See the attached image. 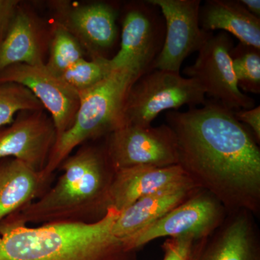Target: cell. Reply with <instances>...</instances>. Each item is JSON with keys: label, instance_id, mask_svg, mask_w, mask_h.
<instances>
[{"label": "cell", "instance_id": "1", "mask_svg": "<svg viewBox=\"0 0 260 260\" xmlns=\"http://www.w3.org/2000/svg\"><path fill=\"white\" fill-rule=\"evenodd\" d=\"M177 140L178 165L229 213L260 208V150L234 111L215 102L166 114Z\"/></svg>", "mask_w": 260, "mask_h": 260}, {"label": "cell", "instance_id": "2", "mask_svg": "<svg viewBox=\"0 0 260 260\" xmlns=\"http://www.w3.org/2000/svg\"><path fill=\"white\" fill-rule=\"evenodd\" d=\"M119 212L96 221H58L30 227L0 222V260H134L135 252L113 234Z\"/></svg>", "mask_w": 260, "mask_h": 260}, {"label": "cell", "instance_id": "3", "mask_svg": "<svg viewBox=\"0 0 260 260\" xmlns=\"http://www.w3.org/2000/svg\"><path fill=\"white\" fill-rule=\"evenodd\" d=\"M61 174L44 194L7 218L15 223L94 222L105 215L104 203L115 171L105 148L85 146L68 157Z\"/></svg>", "mask_w": 260, "mask_h": 260}, {"label": "cell", "instance_id": "4", "mask_svg": "<svg viewBox=\"0 0 260 260\" xmlns=\"http://www.w3.org/2000/svg\"><path fill=\"white\" fill-rule=\"evenodd\" d=\"M143 75L133 68H119L95 86L80 92L74 122L56 140L42 172L44 177L51 179L53 173L77 147L125 126L123 112L126 97L133 84Z\"/></svg>", "mask_w": 260, "mask_h": 260}, {"label": "cell", "instance_id": "5", "mask_svg": "<svg viewBox=\"0 0 260 260\" xmlns=\"http://www.w3.org/2000/svg\"><path fill=\"white\" fill-rule=\"evenodd\" d=\"M206 95L198 81L179 73L152 70L142 75L132 86L124 107L125 126H151L160 113L205 105Z\"/></svg>", "mask_w": 260, "mask_h": 260}, {"label": "cell", "instance_id": "6", "mask_svg": "<svg viewBox=\"0 0 260 260\" xmlns=\"http://www.w3.org/2000/svg\"><path fill=\"white\" fill-rule=\"evenodd\" d=\"M226 212L215 197L200 189L162 218L123 241V244L126 250L135 253L160 238L190 237L200 240L221 225Z\"/></svg>", "mask_w": 260, "mask_h": 260}, {"label": "cell", "instance_id": "7", "mask_svg": "<svg viewBox=\"0 0 260 260\" xmlns=\"http://www.w3.org/2000/svg\"><path fill=\"white\" fill-rule=\"evenodd\" d=\"M230 34L213 35L198 51L194 64L184 70L188 78L198 82L205 95L232 111L255 107L254 99L241 91L233 69L230 52L234 47Z\"/></svg>", "mask_w": 260, "mask_h": 260}, {"label": "cell", "instance_id": "8", "mask_svg": "<svg viewBox=\"0 0 260 260\" xmlns=\"http://www.w3.org/2000/svg\"><path fill=\"white\" fill-rule=\"evenodd\" d=\"M105 150L114 171L178 165L177 140L168 124L123 126L108 135Z\"/></svg>", "mask_w": 260, "mask_h": 260}, {"label": "cell", "instance_id": "9", "mask_svg": "<svg viewBox=\"0 0 260 260\" xmlns=\"http://www.w3.org/2000/svg\"><path fill=\"white\" fill-rule=\"evenodd\" d=\"M160 10L165 22V38L152 70L179 73L181 64L199 51L213 35L200 26V0H148Z\"/></svg>", "mask_w": 260, "mask_h": 260}, {"label": "cell", "instance_id": "10", "mask_svg": "<svg viewBox=\"0 0 260 260\" xmlns=\"http://www.w3.org/2000/svg\"><path fill=\"white\" fill-rule=\"evenodd\" d=\"M148 1L128 5L123 17L119 50L111 58L113 70L130 68L146 73L152 69L165 38V22Z\"/></svg>", "mask_w": 260, "mask_h": 260}, {"label": "cell", "instance_id": "11", "mask_svg": "<svg viewBox=\"0 0 260 260\" xmlns=\"http://www.w3.org/2000/svg\"><path fill=\"white\" fill-rule=\"evenodd\" d=\"M51 5L54 22L78 39L90 59H109L107 54L118 37L119 11L115 5L107 2L76 5L68 1H54Z\"/></svg>", "mask_w": 260, "mask_h": 260}, {"label": "cell", "instance_id": "12", "mask_svg": "<svg viewBox=\"0 0 260 260\" xmlns=\"http://www.w3.org/2000/svg\"><path fill=\"white\" fill-rule=\"evenodd\" d=\"M3 83L23 85L37 97L54 122L56 140L73 125L79 107V93L49 72L45 64L8 67L0 72V84Z\"/></svg>", "mask_w": 260, "mask_h": 260}, {"label": "cell", "instance_id": "13", "mask_svg": "<svg viewBox=\"0 0 260 260\" xmlns=\"http://www.w3.org/2000/svg\"><path fill=\"white\" fill-rule=\"evenodd\" d=\"M56 140L54 122L44 109L23 111L11 124L0 128V160L18 159L43 172Z\"/></svg>", "mask_w": 260, "mask_h": 260}, {"label": "cell", "instance_id": "14", "mask_svg": "<svg viewBox=\"0 0 260 260\" xmlns=\"http://www.w3.org/2000/svg\"><path fill=\"white\" fill-rule=\"evenodd\" d=\"M252 215L229 213L208 237L195 241L189 260H260V244Z\"/></svg>", "mask_w": 260, "mask_h": 260}, {"label": "cell", "instance_id": "15", "mask_svg": "<svg viewBox=\"0 0 260 260\" xmlns=\"http://www.w3.org/2000/svg\"><path fill=\"white\" fill-rule=\"evenodd\" d=\"M50 34L42 19L20 3L0 41V72L17 64H45Z\"/></svg>", "mask_w": 260, "mask_h": 260}, {"label": "cell", "instance_id": "16", "mask_svg": "<svg viewBox=\"0 0 260 260\" xmlns=\"http://www.w3.org/2000/svg\"><path fill=\"white\" fill-rule=\"evenodd\" d=\"M190 179L179 165L137 167L114 172L104 203V211L121 212L137 200L173 184Z\"/></svg>", "mask_w": 260, "mask_h": 260}, {"label": "cell", "instance_id": "17", "mask_svg": "<svg viewBox=\"0 0 260 260\" xmlns=\"http://www.w3.org/2000/svg\"><path fill=\"white\" fill-rule=\"evenodd\" d=\"M200 189L188 179L140 198L119 212L113 225V234L123 242L162 218Z\"/></svg>", "mask_w": 260, "mask_h": 260}, {"label": "cell", "instance_id": "18", "mask_svg": "<svg viewBox=\"0 0 260 260\" xmlns=\"http://www.w3.org/2000/svg\"><path fill=\"white\" fill-rule=\"evenodd\" d=\"M51 179L18 159L0 160V222L44 194Z\"/></svg>", "mask_w": 260, "mask_h": 260}, {"label": "cell", "instance_id": "19", "mask_svg": "<svg viewBox=\"0 0 260 260\" xmlns=\"http://www.w3.org/2000/svg\"><path fill=\"white\" fill-rule=\"evenodd\" d=\"M200 24L206 32L221 30L260 50V18L239 0H208L200 8Z\"/></svg>", "mask_w": 260, "mask_h": 260}, {"label": "cell", "instance_id": "20", "mask_svg": "<svg viewBox=\"0 0 260 260\" xmlns=\"http://www.w3.org/2000/svg\"><path fill=\"white\" fill-rule=\"evenodd\" d=\"M45 67L52 74L60 77L77 61L85 58V49L66 28L54 21Z\"/></svg>", "mask_w": 260, "mask_h": 260}, {"label": "cell", "instance_id": "21", "mask_svg": "<svg viewBox=\"0 0 260 260\" xmlns=\"http://www.w3.org/2000/svg\"><path fill=\"white\" fill-rule=\"evenodd\" d=\"M238 87L243 93H260V50L239 42L230 52Z\"/></svg>", "mask_w": 260, "mask_h": 260}, {"label": "cell", "instance_id": "22", "mask_svg": "<svg viewBox=\"0 0 260 260\" xmlns=\"http://www.w3.org/2000/svg\"><path fill=\"white\" fill-rule=\"evenodd\" d=\"M110 59H81L72 65L60 78L78 93L95 86L114 71Z\"/></svg>", "mask_w": 260, "mask_h": 260}, {"label": "cell", "instance_id": "23", "mask_svg": "<svg viewBox=\"0 0 260 260\" xmlns=\"http://www.w3.org/2000/svg\"><path fill=\"white\" fill-rule=\"evenodd\" d=\"M44 109L37 97L23 85L0 84V128L11 124L19 112Z\"/></svg>", "mask_w": 260, "mask_h": 260}, {"label": "cell", "instance_id": "24", "mask_svg": "<svg viewBox=\"0 0 260 260\" xmlns=\"http://www.w3.org/2000/svg\"><path fill=\"white\" fill-rule=\"evenodd\" d=\"M195 239L190 237L169 238L164 242L162 260H189Z\"/></svg>", "mask_w": 260, "mask_h": 260}, {"label": "cell", "instance_id": "25", "mask_svg": "<svg viewBox=\"0 0 260 260\" xmlns=\"http://www.w3.org/2000/svg\"><path fill=\"white\" fill-rule=\"evenodd\" d=\"M234 116L242 124L247 125L252 130L256 142L260 140V107H255L250 109H241L234 111Z\"/></svg>", "mask_w": 260, "mask_h": 260}, {"label": "cell", "instance_id": "26", "mask_svg": "<svg viewBox=\"0 0 260 260\" xmlns=\"http://www.w3.org/2000/svg\"><path fill=\"white\" fill-rule=\"evenodd\" d=\"M19 5L18 0H0V41L8 31Z\"/></svg>", "mask_w": 260, "mask_h": 260}, {"label": "cell", "instance_id": "27", "mask_svg": "<svg viewBox=\"0 0 260 260\" xmlns=\"http://www.w3.org/2000/svg\"><path fill=\"white\" fill-rule=\"evenodd\" d=\"M239 1L251 14L260 18L259 0H239Z\"/></svg>", "mask_w": 260, "mask_h": 260}]
</instances>
